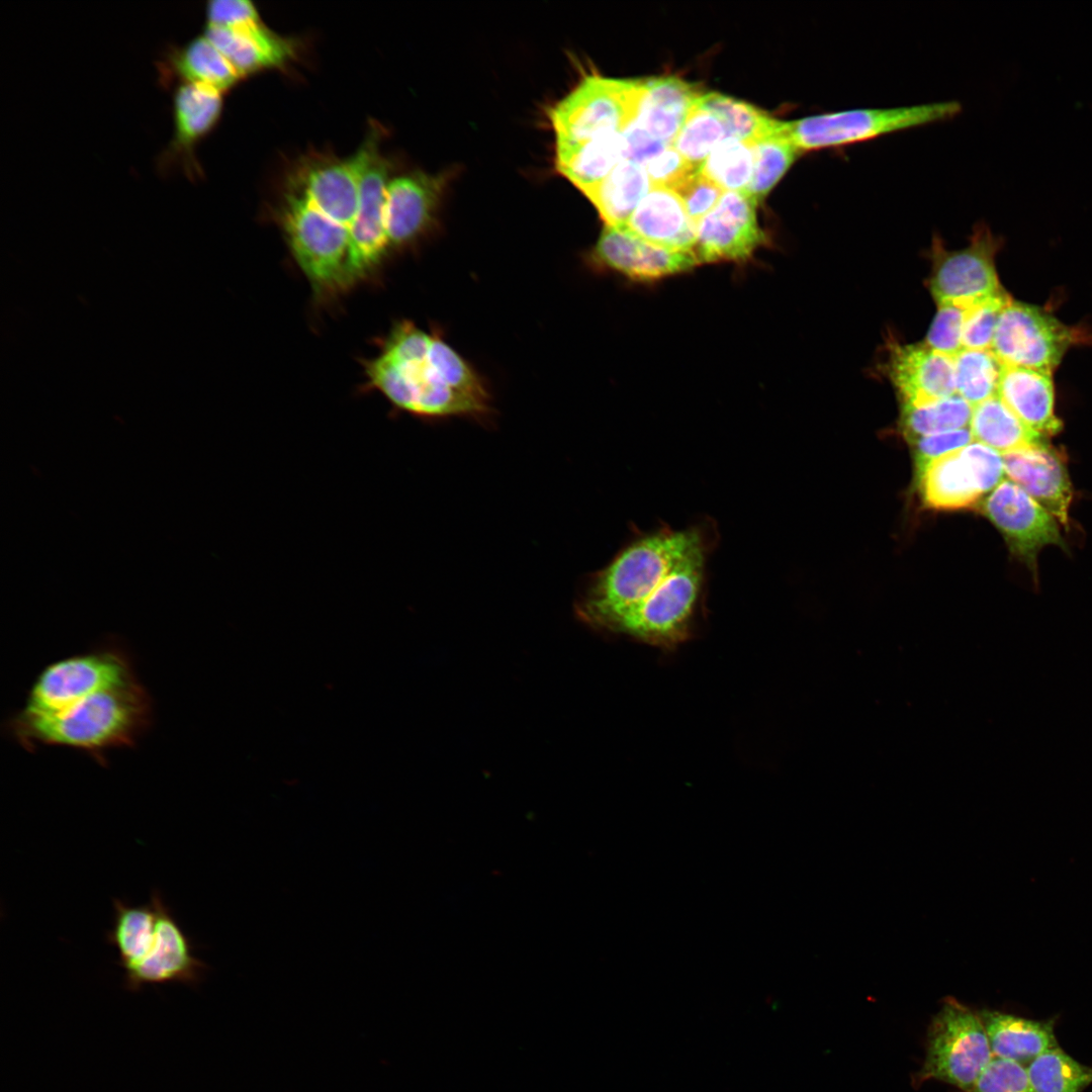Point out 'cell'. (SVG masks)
<instances>
[{
    "mask_svg": "<svg viewBox=\"0 0 1092 1092\" xmlns=\"http://www.w3.org/2000/svg\"><path fill=\"white\" fill-rule=\"evenodd\" d=\"M704 526L660 528L626 545L607 566L592 575L576 611L581 619L612 631L689 553L712 540Z\"/></svg>",
    "mask_w": 1092,
    "mask_h": 1092,
    "instance_id": "obj_1",
    "label": "cell"
},
{
    "mask_svg": "<svg viewBox=\"0 0 1092 1092\" xmlns=\"http://www.w3.org/2000/svg\"><path fill=\"white\" fill-rule=\"evenodd\" d=\"M151 720V702L133 678L97 692L52 715L18 719L12 728L25 745H63L91 752L132 744Z\"/></svg>",
    "mask_w": 1092,
    "mask_h": 1092,
    "instance_id": "obj_2",
    "label": "cell"
},
{
    "mask_svg": "<svg viewBox=\"0 0 1092 1092\" xmlns=\"http://www.w3.org/2000/svg\"><path fill=\"white\" fill-rule=\"evenodd\" d=\"M712 540L679 561L663 580L627 612L612 632L658 647L671 648L688 639L705 584Z\"/></svg>",
    "mask_w": 1092,
    "mask_h": 1092,
    "instance_id": "obj_3",
    "label": "cell"
},
{
    "mask_svg": "<svg viewBox=\"0 0 1092 1092\" xmlns=\"http://www.w3.org/2000/svg\"><path fill=\"white\" fill-rule=\"evenodd\" d=\"M961 111L957 101L855 108L784 121V130L801 152L839 148L943 121Z\"/></svg>",
    "mask_w": 1092,
    "mask_h": 1092,
    "instance_id": "obj_4",
    "label": "cell"
},
{
    "mask_svg": "<svg viewBox=\"0 0 1092 1092\" xmlns=\"http://www.w3.org/2000/svg\"><path fill=\"white\" fill-rule=\"evenodd\" d=\"M279 218L295 261L315 290L347 288L348 232L323 214L291 184L284 192Z\"/></svg>",
    "mask_w": 1092,
    "mask_h": 1092,
    "instance_id": "obj_5",
    "label": "cell"
},
{
    "mask_svg": "<svg viewBox=\"0 0 1092 1092\" xmlns=\"http://www.w3.org/2000/svg\"><path fill=\"white\" fill-rule=\"evenodd\" d=\"M640 80L586 77L550 111L557 149L622 132L636 116Z\"/></svg>",
    "mask_w": 1092,
    "mask_h": 1092,
    "instance_id": "obj_6",
    "label": "cell"
},
{
    "mask_svg": "<svg viewBox=\"0 0 1092 1092\" xmlns=\"http://www.w3.org/2000/svg\"><path fill=\"white\" fill-rule=\"evenodd\" d=\"M993 1058L979 1013L947 999L929 1028L922 1078L969 1092Z\"/></svg>",
    "mask_w": 1092,
    "mask_h": 1092,
    "instance_id": "obj_7",
    "label": "cell"
},
{
    "mask_svg": "<svg viewBox=\"0 0 1092 1092\" xmlns=\"http://www.w3.org/2000/svg\"><path fill=\"white\" fill-rule=\"evenodd\" d=\"M135 678L126 656L99 650L47 666L33 682L23 710L15 717L34 719L60 712L97 692Z\"/></svg>",
    "mask_w": 1092,
    "mask_h": 1092,
    "instance_id": "obj_8",
    "label": "cell"
},
{
    "mask_svg": "<svg viewBox=\"0 0 1092 1092\" xmlns=\"http://www.w3.org/2000/svg\"><path fill=\"white\" fill-rule=\"evenodd\" d=\"M354 158L359 201L350 234L349 286L370 274L391 252L385 226L388 163L380 154L374 134L365 140Z\"/></svg>",
    "mask_w": 1092,
    "mask_h": 1092,
    "instance_id": "obj_9",
    "label": "cell"
},
{
    "mask_svg": "<svg viewBox=\"0 0 1092 1092\" xmlns=\"http://www.w3.org/2000/svg\"><path fill=\"white\" fill-rule=\"evenodd\" d=\"M1078 334L1043 309L1011 300L1001 312L991 350L1003 365L1052 373Z\"/></svg>",
    "mask_w": 1092,
    "mask_h": 1092,
    "instance_id": "obj_10",
    "label": "cell"
},
{
    "mask_svg": "<svg viewBox=\"0 0 1092 1092\" xmlns=\"http://www.w3.org/2000/svg\"><path fill=\"white\" fill-rule=\"evenodd\" d=\"M982 514L1037 581V556L1043 547H1068L1058 521L1018 485L1003 479L980 504Z\"/></svg>",
    "mask_w": 1092,
    "mask_h": 1092,
    "instance_id": "obj_11",
    "label": "cell"
},
{
    "mask_svg": "<svg viewBox=\"0 0 1092 1092\" xmlns=\"http://www.w3.org/2000/svg\"><path fill=\"white\" fill-rule=\"evenodd\" d=\"M151 901L157 911L156 932L148 953L139 962L126 966L123 986L136 992L147 985L181 983L197 987L209 967L194 956V945L184 933L160 893L155 890Z\"/></svg>",
    "mask_w": 1092,
    "mask_h": 1092,
    "instance_id": "obj_12",
    "label": "cell"
},
{
    "mask_svg": "<svg viewBox=\"0 0 1092 1092\" xmlns=\"http://www.w3.org/2000/svg\"><path fill=\"white\" fill-rule=\"evenodd\" d=\"M932 251L929 285L937 304H972L1003 290L995 268L996 243L986 230L962 250L946 251L936 242Z\"/></svg>",
    "mask_w": 1092,
    "mask_h": 1092,
    "instance_id": "obj_13",
    "label": "cell"
},
{
    "mask_svg": "<svg viewBox=\"0 0 1092 1092\" xmlns=\"http://www.w3.org/2000/svg\"><path fill=\"white\" fill-rule=\"evenodd\" d=\"M756 203L745 193L726 191L697 224L694 254L700 264L744 262L765 243Z\"/></svg>",
    "mask_w": 1092,
    "mask_h": 1092,
    "instance_id": "obj_14",
    "label": "cell"
},
{
    "mask_svg": "<svg viewBox=\"0 0 1092 1092\" xmlns=\"http://www.w3.org/2000/svg\"><path fill=\"white\" fill-rule=\"evenodd\" d=\"M589 259L600 268L633 280L653 281L689 271L699 265L694 252L652 245L623 226L606 225Z\"/></svg>",
    "mask_w": 1092,
    "mask_h": 1092,
    "instance_id": "obj_15",
    "label": "cell"
},
{
    "mask_svg": "<svg viewBox=\"0 0 1092 1092\" xmlns=\"http://www.w3.org/2000/svg\"><path fill=\"white\" fill-rule=\"evenodd\" d=\"M1005 474L1067 528L1073 486L1066 457L1048 443L1003 455Z\"/></svg>",
    "mask_w": 1092,
    "mask_h": 1092,
    "instance_id": "obj_16",
    "label": "cell"
},
{
    "mask_svg": "<svg viewBox=\"0 0 1092 1092\" xmlns=\"http://www.w3.org/2000/svg\"><path fill=\"white\" fill-rule=\"evenodd\" d=\"M889 372L902 405L921 406L957 394L953 357L925 343L893 346Z\"/></svg>",
    "mask_w": 1092,
    "mask_h": 1092,
    "instance_id": "obj_17",
    "label": "cell"
},
{
    "mask_svg": "<svg viewBox=\"0 0 1092 1092\" xmlns=\"http://www.w3.org/2000/svg\"><path fill=\"white\" fill-rule=\"evenodd\" d=\"M442 179L423 173L390 179L386 188L385 226L390 250L418 239L430 225Z\"/></svg>",
    "mask_w": 1092,
    "mask_h": 1092,
    "instance_id": "obj_18",
    "label": "cell"
},
{
    "mask_svg": "<svg viewBox=\"0 0 1092 1092\" xmlns=\"http://www.w3.org/2000/svg\"><path fill=\"white\" fill-rule=\"evenodd\" d=\"M290 184L350 237L359 201L358 170L354 155L345 160L312 163L299 171Z\"/></svg>",
    "mask_w": 1092,
    "mask_h": 1092,
    "instance_id": "obj_19",
    "label": "cell"
},
{
    "mask_svg": "<svg viewBox=\"0 0 1092 1092\" xmlns=\"http://www.w3.org/2000/svg\"><path fill=\"white\" fill-rule=\"evenodd\" d=\"M203 34L220 51L241 77L283 66L296 52L295 41L261 20L239 26L207 25Z\"/></svg>",
    "mask_w": 1092,
    "mask_h": 1092,
    "instance_id": "obj_20",
    "label": "cell"
},
{
    "mask_svg": "<svg viewBox=\"0 0 1092 1092\" xmlns=\"http://www.w3.org/2000/svg\"><path fill=\"white\" fill-rule=\"evenodd\" d=\"M626 228L652 245L694 252L697 225L674 189L653 185L631 214Z\"/></svg>",
    "mask_w": 1092,
    "mask_h": 1092,
    "instance_id": "obj_21",
    "label": "cell"
},
{
    "mask_svg": "<svg viewBox=\"0 0 1092 1092\" xmlns=\"http://www.w3.org/2000/svg\"><path fill=\"white\" fill-rule=\"evenodd\" d=\"M997 396L1027 428L1042 437L1061 432L1063 425L1055 414L1052 373L1003 365Z\"/></svg>",
    "mask_w": 1092,
    "mask_h": 1092,
    "instance_id": "obj_22",
    "label": "cell"
},
{
    "mask_svg": "<svg viewBox=\"0 0 1092 1092\" xmlns=\"http://www.w3.org/2000/svg\"><path fill=\"white\" fill-rule=\"evenodd\" d=\"M701 95L696 85L675 77L640 80L633 121L652 136L671 146Z\"/></svg>",
    "mask_w": 1092,
    "mask_h": 1092,
    "instance_id": "obj_23",
    "label": "cell"
},
{
    "mask_svg": "<svg viewBox=\"0 0 1092 1092\" xmlns=\"http://www.w3.org/2000/svg\"><path fill=\"white\" fill-rule=\"evenodd\" d=\"M222 92L197 83H180L173 96L174 134L163 158L193 163V147L216 124Z\"/></svg>",
    "mask_w": 1092,
    "mask_h": 1092,
    "instance_id": "obj_24",
    "label": "cell"
},
{
    "mask_svg": "<svg viewBox=\"0 0 1092 1092\" xmlns=\"http://www.w3.org/2000/svg\"><path fill=\"white\" fill-rule=\"evenodd\" d=\"M916 479L921 499L931 510L974 509L984 495L962 449L929 461L916 470Z\"/></svg>",
    "mask_w": 1092,
    "mask_h": 1092,
    "instance_id": "obj_25",
    "label": "cell"
},
{
    "mask_svg": "<svg viewBox=\"0 0 1092 1092\" xmlns=\"http://www.w3.org/2000/svg\"><path fill=\"white\" fill-rule=\"evenodd\" d=\"M978 1013L995 1058L1010 1060L1026 1068L1045 1051L1060 1046L1054 1019L1034 1020L996 1010Z\"/></svg>",
    "mask_w": 1092,
    "mask_h": 1092,
    "instance_id": "obj_26",
    "label": "cell"
},
{
    "mask_svg": "<svg viewBox=\"0 0 1092 1092\" xmlns=\"http://www.w3.org/2000/svg\"><path fill=\"white\" fill-rule=\"evenodd\" d=\"M652 184L643 165L621 160L609 175L584 193L606 225H626Z\"/></svg>",
    "mask_w": 1092,
    "mask_h": 1092,
    "instance_id": "obj_27",
    "label": "cell"
},
{
    "mask_svg": "<svg viewBox=\"0 0 1092 1092\" xmlns=\"http://www.w3.org/2000/svg\"><path fill=\"white\" fill-rule=\"evenodd\" d=\"M969 428L977 442L1002 455L1046 443L1044 437L1027 428L997 395L973 406Z\"/></svg>",
    "mask_w": 1092,
    "mask_h": 1092,
    "instance_id": "obj_28",
    "label": "cell"
},
{
    "mask_svg": "<svg viewBox=\"0 0 1092 1092\" xmlns=\"http://www.w3.org/2000/svg\"><path fill=\"white\" fill-rule=\"evenodd\" d=\"M621 160V132L556 151L557 169L583 193L604 180Z\"/></svg>",
    "mask_w": 1092,
    "mask_h": 1092,
    "instance_id": "obj_29",
    "label": "cell"
},
{
    "mask_svg": "<svg viewBox=\"0 0 1092 1092\" xmlns=\"http://www.w3.org/2000/svg\"><path fill=\"white\" fill-rule=\"evenodd\" d=\"M169 68L181 83H197L220 92L232 88L241 75L204 35H198L169 56Z\"/></svg>",
    "mask_w": 1092,
    "mask_h": 1092,
    "instance_id": "obj_30",
    "label": "cell"
},
{
    "mask_svg": "<svg viewBox=\"0 0 1092 1092\" xmlns=\"http://www.w3.org/2000/svg\"><path fill=\"white\" fill-rule=\"evenodd\" d=\"M113 927L107 940L117 950L121 968L141 961L150 950L156 932L157 911L150 901L147 905L132 906L113 899Z\"/></svg>",
    "mask_w": 1092,
    "mask_h": 1092,
    "instance_id": "obj_31",
    "label": "cell"
},
{
    "mask_svg": "<svg viewBox=\"0 0 1092 1092\" xmlns=\"http://www.w3.org/2000/svg\"><path fill=\"white\" fill-rule=\"evenodd\" d=\"M973 406L958 394L921 405H902L901 426L905 437L916 440L943 432L969 428Z\"/></svg>",
    "mask_w": 1092,
    "mask_h": 1092,
    "instance_id": "obj_32",
    "label": "cell"
},
{
    "mask_svg": "<svg viewBox=\"0 0 1092 1092\" xmlns=\"http://www.w3.org/2000/svg\"><path fill=\"white\" fill-rule=\"evenodd\" d=\"M1002 367L991 349H962L953 357L956 393L972 406L997 395Z\"/></svg>",
    "mask_w": 1092,
    "mask_h": 1092,
    "instance_id": "obj_33",
    "label": "cell"
},
{
    "mask_svg": "<svg viewBox=\"0 0 1092 1092\" xmlns=\"http://www.w3.org/2000/svg\"><path fill=\"white\" fill-rule=\"evenodd\" d=\"M801 152L779 128L754 142V166L746 194L757 204L780 181Z\"/></svg>",
    "mask_w": 1092,
    "mask_h": 1092,
    "instance_id": "obj_34",
    "label": "cell"
},
{
    "mask_svg": "<svg viewBox=\"0 0 1092 1092\" xmlns=\"http://www.w3.org/2000/svg\"><path fill=\"white\" fill-rule=\"evenodd\" d=\"M1026 1071L1035 1092H1083L1092 1084V1067L1081 1064L1060 1046L1039 1055Z\"/></svg>",
    "mask_w": 1092,
    "mask_h": 1092,
    "instance_id": "obj_35",
    "label": "cell"
},
{
    "mask_svg": "<svg viewBox=\"0 0 1092 1092\" xmlns=\"http://www.w3.org/2000/svg\"><path fill=\"white\" fill-rule=\"evenodd\" d=\"M754 166V143L727 138L707 157L699 171L724 192H746Z\"/></svg>",
    "mask_w": 1092,
    "mask_h": 1092,
    "instance_id": "obj_36",
    "label": "cell"
},
{
    "mask_svg": "<svg viewBox=\"0 0 1092 1092\" xmlns=\"http://www.w3.org/2000/svg\"><path fill=\"white\" fill-rule=\"evenodd\" d=\"M697 104L722 121L728 138L754 143L776 131L781 124L754 106L720 93L702 94Z\"/></svg>",
    "mask_w": 1092,
    "mask_h": 1092,
    "instance_id": "obj_37",
    "label": "cell"
},
{
    "mask_svg": "<svg viewBox=\"0 0 1092 1092\" xmlns=\"http://www.w3.org/2000/svg\"><path fill=\"white\" fill-rule=\"evenodd\" d=\"M727 138L722 121L696 102L671 146L689 163L700 168L712 151Z\"/></svg>",
    "mask_w": 1092,
    "mask_h": 1092,
    "instance_id": "obj_38",
    "label": "cell"
},
{
    "mask_svg": "<svg viewBox=\"0 0 1092 1092\" xmlns=\"http://www.w3.org/2000/svg\"><path fill=\"white\" fill-rule=\"evenodd\" d=\"M428 362L439 381L488 403V394L476 373L451 346L438 336L432 338Z\"/></svg>",
    "mask_w": 1092,
    "mask_h": 1092,
    "instance_id": "obj_39",
    "label": "cell"
},
{
    "mask_svg": "<svg viewBox=\"0 0 1092 1092\" xmlns=\"http://www.w3.org/2000/svg\"><path fill=\"white\" fill-rule=\"evenodd\" d=\"M1011 300L1003 289L970 304L963 331V349H991L1001 312Z\"/></svg>",
    "mask_w": 1092,
    "mask_h": 1092,
    "instance_id": "obj_40",
    "label": "cell"
},
{
    "mask_svg": "<svg viewBox=\"0 0 1092 1092\" xmlns=\"http://www.w3.org/2000/svg\"><path fill=\"white\" fill-rule=\"evenodd\" d=\"M969 305L956 302L937 304V312L924 343L936 352L954 357L963 349V331Z\"/></svg>",
    "mask_w": 1092,
    "mask_h": 1092,
    "instance_id": "obj_41",
    "label": "cell"
},
{
    "mask_svg": "<svg viewBox=\"0 0 1092 1092\" xmlns=\"http://www.w3.org/2000/svg\"><path fill=\"white\" fill-rule=\"evenodd\" d=\"M969 1092H1035V1090L1024 1066L994 1057Z\"/></svg>",
    "mask_w": 1092,
    "mask_h": 1092,
    "instance_id": "obj_42",
    "label": "cell"
},
{
    "mask_svg": "<svg viewBox=\"0 0 1092 1092\" xmlns=\"http://www.w3.org/2000/svg\"><path fill=\"white\" fill-rule=\"evenodd\" d=\"M690 218L697 225L718 203L724 191L699 170L686 179L676 189Z\"/></svg>",
    "mask_w": 1092,
    "mask_h": 1092,
    "instance_id": "obj_43",
    "label": "cell"
},
{
    "mask_svg": "<svg viewBox=\"0 0 1092 1092\" xmlns=\"http://www.w3.org/2000/svg\"><path fill=\"white\" fill-rule=\"evenodd\" d=\"M983 494L991 492L1005 474L1003 455L980 442H972L962 448Z\"/></svg>",
    "mask_w": 1092,
    "mask_h": 1092,
    "instance_id": "obj_44",
    "label": "cell"
},
{
    "mask_svg": "<svg viewBox=\"0 0 1092 1092\" xmlns=\"http://www.w3.org/2000/svg\"><path fill=\"white\" fill-rule=\"evenodd\" d=\"M644 168L652 186L676 189L686 179L699 170L689 163L672 146L666 147L650 159Z\"/></svg>",
    "mask_w": 1092,
    "mask_h": 1092,
    "instance_id": "obj_45",
    "label": "cell"
},
{
    "mask_svg": "<svg viewBox=\"0 0 1092 1092\" xmlns=\"http://www.w3.org/2000/svg\"><path fill=\"white\" fill-rule=\"evenodd\" d=\"M973 440L970 428L934 434L916 440L914 442L916 470L939 456L966 447Z\"/></svg>",
    "mask_w": 1092,
    "mask_h": 1092,
    "instance_id": "obj_46",
    "label": "cell"
},
{
    "mask_svg": "<svg viewBox=\"0 0 1092 1092\" xmlns=\"http://www.w3.org/2000/svg\"><path fill=\"white\" fill-rule=\"evenodd\" d=\"M207 25L239 26L260 21V15L249 0H213L206 5Z\"/></svg>",
    "mask_w": 1092,
    "mask_h": 1092,
    "instance_id": "obj_47",
    "label": "cell"
},
{
    "mask_svg": "<svg viewBox=\"0 0 1092 1092\" xmlns=\"http://www.w3.org/2000/svg\"><path fill=\"white\" fill-rule=\"evenodd\" d=\"M621 136L623 160H629L643 166L668 147V145L640 127L635 121L627 125L621 132Z\"/></svg>",
    "mask_w": 1092,
    "mask_h": 1092,
    "instance_id": "obj_48",
    "label": "cell"
}]
</instances>
